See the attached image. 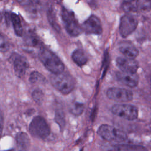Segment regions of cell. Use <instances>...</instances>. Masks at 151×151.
I'll list each match as a JSON object with an SVG mask.
<instances>
[{
    "label": "cell",
    "instance_id": "obj_1",
    "mask_svg": "<svg viewBox=\"0 0 151 151\" xmlns=\"http://www.w3.org/2000/svg\"><path fill=\"white\" fill-rule=\"evenodd\" d=\"M38 58L45 67L52 74L64 71V64L59 57L49 49L41 47L38 52Z\"/></svg>",
    "mask_w": 151,
    "mask_h": 151
},
{
    "label": "cell",
    "instance_id": "obj_22",
    "mask_svg": "<svg viewBox=\"0 0 151 151\" xmlns=\"http://www.w3.org/2000/svg\"><path fill=\"white\" fill-rule=\"evenodd\" d=\"M27 43L28 45L38 46L40 45V41L38 38L34 35H31L27 37Z\"/></svg>",
    "mask_w": 151,
    "mask_h": 151
},
{
    "label": "cell",
    "instance_id": "obj_6",
    "mask_svg": "<svg viewBox=\"0 0 151 151\" xmlns=\"http://www.w3.org/2000/svg\"><path fill=\"white\" fill-rule=\"evenodd\" d=\"M111 111L114 114L128 120H135L138 116L137 107L130 104H114L111 108Z\"/></svg>",
    "mask_w": 151,
    "mask_h": 151
},
{
    "label": "cell",
    "instance_id": "obj_26",
    "mask_svg": "<svg viewBox=\"0 0 151 151\" xmlns=\"http://www.w3.org/2000/svg\"><path fill=\"white\" fill-rule=\"evenodd\" d=\"M133 1H134V0H126V1H127V2H132Z\"/></svg>",
    "mask_w": 151,
    "mask_h": 151
},
{
    "label": "cell",
    "instance_id": "obj_14",
    "mask_svg": "<svg viewBox=\"0 0 151 151\" xmlns=\"http://www.w3.org/2000/svg\"><path fill=\"white\" fill-rule=\"evenodd\" d=\"M71 58L73 61L80 67L86 64L88 60L87 57L84 51L81 49L76 50L71 54Z\"/></svg>",
    "mask_w": 151,
    "mask_h": 151
},
{
    "label": "cell",
    "instance_id": "obj_25",
    "mask_svg": "<svg viewBox=\"0 0 151 151\" xmlns=\"http://www.w3.org/2000/svg\"><path fill=\"white\" fill-rule=\"evenodd\" d=\"M127 3L124 5V9L126 11H136V8L134 7L133 5L130 4V2H126Z\"/></svg>",
    "mask_w": 151,
    "mask_h": 151
},
{
    "label": "cell",
    "instance_id": "obj_8",
    "mask_svg": "<svg viewBox=\"0 0 151 151\" xmlns=\"http://www.w3.org/2000/svg\"><path fill=\"white\" fill-rule=\"evenodd\" d=\"M106 94L108 98L117 102H127L133 99V93L130 90L120 87L109 88Z\"/></svg>",
    "mask_w": 151,
    "mask_h": 151
},
{
    "label": "cell",
    "instance_id": "obj_9",
    "mask_svg": "<svg viewBox=\"0 0 151 151\" xmlns=\"http://www.w3.org/2000/svg\"><path fill=\"white\" fill-rule=\"evenodd\" d=\"M83 29L87 34H100L103 31L101 23L99 18L91 15L83 24Z\"/></svg>",
    "mask_w": 151,
    "mask_h": 151
},
{
    "label": "cell",
    "instance_id": "obj_21",
    "mask_svg": "<svg viewBox=\"0 0 151 151\" xmlns=\"http://www.w3.org/2000/svg\"><path fill=\"white\" fill-rule=\"evenodd\" d=\"M32 97L37 103H41L44 98V94L41 90L36 89L32 93Z\"/></svg>",
    "mask_w": 151,
    "mask_h": 151
},
{
    "label": "cell",
    "instance_id": "obj_12",
    "mask_svg": "<svg viewBox=\"0 0 151 151\" xmlns=\"http://www.w3.org/2000/svg\"><path fill=\"white\" fill-rule=\"evenodd\" d=\"M116 77L120 83L130 87L137 86L139 83V77L136 73H130L121 71L116 73Z\"/></svg>",
    "mask_w": 151,
    "mask_h": 151
},
{
    "label": "cell",
    "instance_id": "obj_10",
    "mask_svg": "<svg viewBox=\"0 0 151 151\" xmlns=\"http://www.w3.org/2000/svg\"><path fill=\"white\" fill-rule=\"evenodd\" d=\"M116 64L122 71L136 73L138 68V63L133 58L127 57H118L116 59Z\"/></svg>",
    "mask_w": 151,
    "mask_h": 151
},
{
    "label": "cell",
    "instance_id": "obj_18",
    "mask_svg": "<svg viewBox=\"0 0 151 151\" xmlns=\"http://www.w3.org/2000/svg\"><path fill=\"white\" fill-rule=\"evenodd\" d=\"M29 80L32 84L44 83L45 82V78L41 73L37 71H33L29 76Z\"/></svg>",
    "mask_w": 151,
    "mask_h": 151
},
{
    "label": "cell",
    "instance_id": "obj_16",
    "mask_svg": "<svg viewBox=\"0 0 151 151\" xmlns=\"http://www.w3.org/2000/svg\"><path fill=\"white\" fill-rule=\"evenodd\" d=\"M10 19L13 25L15 34L18 36H22L23 34V29L21 20L18 15L15 13L12 12L10 14Z\"/></svg>",
    "mask_w": 151,
    "mask_h": 151
},
{
    "label": "cell",
    "instance_id": "obj_2",
    "mask_svg": "<svg viewBox=\"0 0 151 151\" xmlns=\"http://www.w3.org/2000/svg\"><path fill=\"white\" fill-rule=\"evenodd\" d=\"M50 78L52 86L63 94H69L75 87V80L68 73L63 71L57 74H52Z\"/></svg>",
    "mask_w": 151,
    "mask_h": 151
},
{
    "label": "cell",
    "instance_id": "obj_19",
    "mask_svg": "<svg viewBox=\"0 0 151 151\" xmlns=\"http://www.w3.org/2000/svg\"><path fill=\"white\" fill-rule=\"evenodd\" d=\"M84 109V105L82 103L76 102L74 103L70 109V112L76 116H78L80 115Z\"/></svg>",
    "mask_w": 151,
    "mask_h": 151
},
{
    "label": "cell",
    "instance_id": "obj_3",
    "mask_svg": "<svg viewBox=\"0 0 151 151\" xmlns=\"http://www.w3.org/2000/svg\"><path fill=\"white\" fill-rule=\"evenodd\" d=\"M30 134L37 138L44 139L50 133V128L44 117L40 116H35L29 126Z\"/></svg>",
    "mask_w": 151,
    "mask_h": 151
},
{
    "label": "cell",
    "instance_id": "obj_4",
    "mask_svg": "<svg viewBox=\"0 0 151 151\" xmlns=\"http://www.w3.org/2000/svg\"><path fill=\"white\" fill-rule=\"evenodd\" d=\"M61 18L65 30L70 35L76 37L81 34L82 29L73 12L63 8L61 10Z\"/></svg>",
    "mask_w": 151,
    "mask_h": 151
},
{
    "label": "cell",
    "instance_id": "obj_11",
    "mask_svg": "<svg viewBox=\"0 0 151 151\" xmlns=\"http://www.w3.org/2000/svg\"><path fill=\"white\" fill-rule=\"evenodd\" d=\"M12 63L15 74L19 78L22 77L29 67L27 58L21 55L15 54L13 57Z\"/></svg>",
    "mask_w": 151,
    "mask_h": 151
},
{
    "label": "cell",
    "instance_id": "obj_7",
    "mask_svg": "<svg viewBox=\"0 0 151 151\" xmlns=\"http://www.w3.org/2000/svg\"><path fill=\"white\" fill-rule=\"evenodd\" d=\"M137 24V20L133 16L129 14L123 16L119 25V32L121 36L123 38L128 37L136 29Z\"/></svg>",
    "mask_w": 151,
    "mask_h": 151
},
{
    "label": "cell",
    "instance_id": "obj_15",
    "mask_svg": "<svg viewBox=\"0 0 151 151\" xmlns=\"http://www.w3.org/2000/svg\"><path fill=\"white\" fill-rule=\"evenodd\" d=\"M16 141L18 146L21 149H27L30 145L29 138L24 132H19L17 134Z\"/></svg>",
    "mask_w": 151,
    "mask_h": 151
},
{
    "label": "cell",
    "instance_id": "obj_24",
    "mask_svg": "<svg viewBox=\"0 0 151 151\" xmlns=\"http://www.w3.org/2000/svg\"><path fill=\"white\" fill-rule=\"evenodd\" d=\"M55 120L57 122V123L61 126V127H63L64 125L65 124V120L64 117L62 116V115L58 113H57V114H56L55 116Z\"/></svg>",
    "mask_w": 151,
    "mask_h": 151
},
{
    "label": "cell",
    "instance_id": "obj_5",
    "mask_svg": "<svg viewBox=\"0 0 151 151\" xmlns=\"http://www.w3.org/2000/svg\"><path fill=\"white\" fill-rule=\"evenodd\" d=\"M98 134L109 142H123L126 140V134L120 129L108 124L101 125L97 130Z\"/></svg>",
    "mask_w": 151,
    "mask_h": 151
},
{
    "label": "cell",
    "instance_id": "obj_23",
    "mask_svg": "<svg viewBox=\"0 0 151 151\" xmlns=\"http://www.w3.org/2000/svg\"><path fill=\"white\" fill-rule=\"evenodd\" d=\"M9 49V44L6 40L2 37L1 38V52H5Z\"/></svg>",
    "mask_w": 151,
    "mask_h": 151
},
{
    "label": "cell",
    "instance_id": "obj_13",
    "mask_svg": "<svg viewBox=\"0 0 151 151\" xmlns=\"http://www.w3.org/2000/svg\"><path fill=\"white\" fill-rule=\"evenodd\" d=\"M119 49L120 52L127 58L134 59L139 54L138 50L130 42H123L121 44Z\"/></svg>",
    "mask_w": 151,
    "mask_h": 151
},
{
    "label": "cell",
    "instance_id": "obj_20",
    "mask_svg": "<svg viewBox=\"0 0 151 151\" xmlns=\"http://www.w3.org/2000/svg\"><path fill=\"white\" fill-rule=\"evenodd\" d=\"M137 7L142 11H149L151 9V0H137Z\"/></svg>",
    "mask_w": 151,
    "mask_h": 151
},
{
    "label": "cell",
    "instance_id": "obj_17",
    "mask_svg": "<svg viewBox=\"0 0 151 151\" xmlns=\"http://www.w3.org/2000/svg\"><path fill=\"white\" fill-rule=\"evenodd\" d=\"M113 149L116 150H142L145 149L143 147L129 145V144H121V145H114Z\"/></svg>",
    "mask_w": 151,
    "mask_h": 151
}]
</instances>
